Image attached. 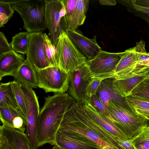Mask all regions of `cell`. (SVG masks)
Wrapping results in <instances>:
<instances>
[{"label": "cell", "mask_w": 149, "mask_h": 149, "mask_svg": "<svg viewBox=\"0 0 149 149\" xmlns=\"http://www.w3.org/2000/svg\"><path fill=\"white\" fill-rule=\"evenodd\" d=\"M58 130L73 132L83 136L96 143L102 149H125L115 137L90 116L83 104L75 102L66 113Z\"/></svg>", "instance_id": "1"}, {"label": "cell", "mask_w": 149, "mask_h": 149, "mask_svg": "<svg viewBox=\"0 0 149 149\" xmlns=\"http://www.w3.org/2000/svg\"><path fill=\"white\" fill-rule=\"evenodd\" d=\"M45 99L37 122L36 138L38 147L47 143L55 145L56 134L64 115L75 102L67 92L54 93Z\"/></svg>", "instance_id": "2"}, {"label": "cell", "mask_w": 149, "mask_h": 149, "mask_svg": "<svg viewBox=\"0 0 149 149\" xmlns=\"http://www.w3.org/2000/svg\"><path fill=\"white\" fill-rule=\"evenodd\" d=\"M107 117L113 123L129 140H133L146 127L148 120L136 113L122 103L110 101Z\"/></svg>", "instance_id": "3"}, {"label": "cell", "mask_w": 149, "mask_h": 149, "mask_svg": "<svg viewBox=\"0 0 149 149\" xmlns=\"http://www.w3.org/2000/svg\"><path fill=\"white\" fill-rule=\"evenodd\" d=\"M4 1L20 15L27 32L42 33L47 28L45 0Z\"/></svg>", "instance_id": "4"}, {"label": "cell", "mask_w": 149, "mask_h": 149, "mask_svg": "<svg viewBox=\"0 0 149 149\" xmlns=\"http://www.w3.org/2000/svg\"><path fill=\"white\" fill-rule=\"evenodd\" d=\"M56 47L57 66L66 74L70 73L86 62V57L78 49L64 30L61 32Z\"/></svg>", "instance_id": "5"}, {"label": "cell", "mask_w": 149, "mask_h": 149, "mask_svg": "<svg viewBox=\"0 0 149 149\" xmlns=\"http://www.w3.org/2000/svg\"><path fill=\"white\" fill-rule=\"evenodd\" d=\"M38 87L46 93H63L67 92L70 73L62 72L57 66H51L36 70Z\"/></svg>", "instance_id": "6"}, {"label": "cell", "mask_w": 149, "mask_h": 149, "mask_svg": "<svg viewBox=\"0 0 149 149\" xmlns=\"http://www.w3.org/2000/svg\"><path fill=\"white\" fill-rule=\"evenodd\" d=\"M26 105L27 123L25 134L31 149L38 148L37 140V125L40 109L38 98L32 88L22 85Z\"/></svg>", "instance_id": "7"}, {"label": "cell", "mask_w": 149, "mask_h": 149, "mask_svg": "<svg viewBox=\"0 0 149 149\" xmlns=\"http://www.w3.org/2000/svg\"><path fill=\"white\" fill-rule=\"evenodd\" d=\"M124 53H110L101 50L94 57L87 60L86 63L93 74V77L113 78L116 66Z\"/></svg>", "instance_id": "8"}, {"label": "cell", "mask_w": 149, "mask_h": 149, "mask_svg": "<svg viewBox=\"0 0 149 149\" xmlns=\"http://www.w3.org/2000/svg\"><path fill=\"white\" fill-rule=\"evenodd\" d=\"M93 76L86 62L70 73L67 93L77 103L84 104L88 101L86 95V88Z\"/></svg>", "instance_id": "9"}, {"label": "cell", "mask_w": 149, "mask_h": 149, "mask_svg": "<svg viewBox=\"0 0 149 149\" xmlns=\"http://www.w3.org/2000/svg\"><path fill=\"white\" fill-rule=\"evenodd\" d=\"M46 19L47 28L53 44L56 47L62 30L65 31L64 17L61 11L63 3L61 0H45Z\"/></svg>", "instance_id": "10"}, {"label": "cell", "mask_w": 149, "mask_h": 149, "mask_svg": "<svg viewBox=\"0 0 149 149\" xmlns=\"http://www.w3.org/2000/svg\"><path fill=\"white\" fill-rule=\"evenodd\" d=\"M26 55V59L36 70L51 66L46 55L42 32L29 33L28 46Z\"/></svg>", "instance_id": "11"}, {"label": "cell", "mask_w": 149, "mask_h": 149, "mask_svg": "<svg viewBox=\"0 0 149 149\" xmlns=\"http://www.w3.org/2000/svg\"><path fill=\"white\" fill-rule=\"evenodd\" d=\"M149 78V67L141 65L129 75L114 79L113 88L115 93L123 98L132 95V91L138 85Z\"/></svg>", "instance_id": "12"}, {"label": "cell", "mask_w": 149, "mask_h": 149, "mask_svg": "<svg viewBox=\"0 0 149 149\" xmlns=\"http://www.w3.org/2000/svg\"><path fill=\"white\" fill-rule=\"evenodd\" d=\"M55 145L62 149H102L96 143L77 133L58 130Z\"/></svg>", "instance_id": "13"}, {"label": "cell", "mask_w": 149, "mask_h": 149, "mask_svg": "<svg viewBox=\"0 0 149 149\" xmlns=\"http://www.w3.org/2000/svg\"><path fill=\"white\" fill-rule=\"evenodd\" d=\"M65 31L74 45L87 60L95 56L101 50L96 41V36L92 39L84 36L79 31L69 29Z\"/></svg>", "instance_id": "14"}, {"label": "cell", "mask_w": 149, "mask_h": 149, "mask_svg": "<svg viewBox=\"0 0 149 149\" xmlns=\"http://www.w3.org/2000/svg\"><path fill=\"white\" fill-rule=\"evenodd\" d=\"M0 143L5 149H31L25 133L4 125L0 126Z\"/></svg>", "instance_id": "15"}, {"label": "cell", "mask_w": 149, "mask_h": 149, "mask_svg": "<svg viewBox=\"0 0 149 149\" xmlns=\"http://www.w3.org/2000/svg\"><path fill=\"white\" fill-rule=\"evenodd\" d=\"M25 60L24 55L13 50L0 55V80L6 76H13Z\"/></svg>", "instance_id": "16"}, {"label": "cell", "mask_w": 149, "mask_h": 149, "mask_svg": "<svg viewBox=\"0 0 149 149\" xmlns=\"http://www.w3.org/2000/svg\"><path fill=\"white\" fill-rule=\"evenodd\" d=\"M86 111L99 125L117 139L129 140L123 132L111 121L100 114L89 101L84 104Z\"/></svg>", "instance_id": "17"}, {"label": "cell", "mask_w": 149, "mask_h": 149, "mask_svg": "<svg viewBox=\"0 0 149 149\" xmlns=\"http://www.w3.org/2000/svg\"><path fill=\"white\" fill-rule=\"evenodd\" d=\"M124 52L115 70L114 79H119L129 75L141 65L138 63L133 47L127 49Z\"/></svg>", "instance_id": "18"}, {"label": "cell", "mask_w": 149, "mask_h": 149, "mask_svg": "<svg viewBox=\"0 0 149 149\" xmlns=\"http://www.w3.org/2000/svg\"><path fill=\"white\" fill-rule=\"evenodd\" d=\"M89 0H77L75 8L72 15L64 18L65 30L76 29L84 22L89 4Z\"/></svg>", "instance_id": "19"}, {"label": "cell", "mask_w": 149, "mask_h": 149, "mask_svg": "<svg viewBox=\"0 0 149 149\" xmlns=\"http://www.w3.org/2000/svg\"><path fill=\"white\" fill-rule=\"evenodd\" d=\"M14 81L32 88H38L36 70L26 59L13 76Z\"/></svg>", "instance_id": "20"}, {"label": "cell", "mask_w": 149, "mask_h": 149, "mask_svg": "<svg viewBox=\"0 0 149 149\" xmlns=\"http://www.w3.org/2000/svg\"><path fill=\"white\" fill-rule=\"evenodd\" d=\"M114 79L109 78L103 80L96 92L97 95L107 110L108 104L109 101L122 102L120 98L121 97L116 94L113 90V82Z\"/></svg>", "instance_id": "21"}, {"label": "cell", "mask_w": 149, "mask_h": 149, "mask_svg": "<svg viewBox=\"0 0 149 149\" xmlns=\"http://www.w3.org/2000/svg\"><path fill=\"white\" fill-rule=\"evenodd\" d=\"M0 107H10L18 109L13 90L11 81L0 84Z\"/></svg>", "instance_id": "22"}, {"label": "cell", "mask_w": 149, "mask_h": 149, "mask_svg": "<svg viewBox=\"0 0 149 149\" xmlns=\"http://www.w3.org/2000/svg\"><path fill=\"white\" fill-rule=\"evenodd\" d=\"M29 33L27 31L20 32L13 36L9 43L12 50L17 53L26 54L29 44Z\"/></svg>", "instance_id": "23"}, {"label": "cell", "mask_w": 149, "mask_h": 149, "mask_svg": "<svg viewBox=\"0 0 149 149\" xmlns=\"http://www.w3.org/2000/svg\"><path fill=\"white\" fill-rule=\"evenodd\" d=\"M19 116H23L26 119L18 109L10 107H0V119L3 125L13 128V121Z\"/></svg>", "instance_id": "24"}, {"label": "cell", "mask_w": 149, "mask_h": 149, "mask_svg": "<svg viewBox=\"0 0 149 149\" xmlns=\"http://www.w3.org/2000/svg\"><path fill=\"white\" fill-rule=\"evenodd\" d=\"M116 1L125 6L129 12L135 16L139 17L146 20L149 26V8L137 6L131 0H119Z\"/></svg>", "instance_id": "25"}, {"label": "cell", "mask_w": 149, "mask_h": 149, "mask_svg": "<svg viewBox=\"0 0 149 149\" xmlns=\"http://www.w3.org/2000/svg\"><path fill=\"white\" fill-rule=\"evenodd\" d=\"M12 85L18 109L26 118V103L24 95L21 88L22 84L14 80L12 81Z\"/></svg>", "instance_id": "26"}, {"label": "cell", "mask_w": 149, "mask_h": 149, "mask_svg": "<svg viewBox=\"0 0 149 149\" xmlns=\"http://www.w3.org/2000/svg\"><path fill=\"white\" fill-rule=\"evenodd\" d=\"M46 55L51 66H57L56 61V47L53 44L50 37L46 33H43Z\"/></svg>", "instance_id": "27"}, {"label": "cell", "mask_w": 149, "mask_h": 149, "mask_svg": "<svg viewBox=\"0 0 149 149\" xmlns=\"http://www.w3.org/2000/svg\"><path fill=\"white\" fill-rule=\"evenodd\" d=\"M125 102L127 106L132 110L135 109H149V102L133 95L124 98Z\"/></svg>", "instance_id": "28"}, {"label": "cell", "mask_w": 149, "mask_h": 149, "mask_svg": "<svg viewBox=\"0 0 149 149\" xmlns=\"http://www.w3.org/2000/svg\"><path fill=\"white\" fill-rule=\"evenodd\" d=\"M132 95L149 102V78L136 87L133 91Z\"/></svg>", "instance_id": "29"}, {"label": "cell", "mask_w": 149, "mask_h": 149, "mask_svg": "<svg viewBox=\"0 0 149 149\" xmlns=\"http://www.w3.org/2000/svg\"><path fill=\"white\" fill-rule=\"evenodd\" d=\"M136 46L133 48L136 54L138 63L149 58V53L145 49V43L142 40L136 43Z\"/></svg>", "instance_id": "30"}, {"label": "cell", "mask_w": 149, "mask_h": 149, "mask_svg": "<svg viewBox=\"0 0 149 149\" xmlns=\"http://www.w3.org/2000/svg\"><path fill=\"white\" fill-rule=\"evenodd\" d=\"M104 79L101 77H93L89 81L86 88V95L88 98L96 94L101 81Z\"/></svg>", "instance_id": "31"}, {"label": "cell", "mask_w": 149, "mask_h": 149, "mask_svg": "<svg viewBox=\"0 0 149 149\" xmlns=\"http://www.w3.org/2000/svg\"><path fill=\"white\" fill-rule=\"evenodd\" d=\"M88 101L100 114L107 117L109 115L108 110L106 109L102 102L96 94L89 98Z\"/></svg>", "instance_id": "32"}, {"label": "cell", "mask_w": 149, "mask_h": 149, "mask_svg": "<svg viewBox=\"0 0 149 149\" xmlns=\"http://www.w3.org/2000/svg\"><path fill=\"white\" fill-rule=\"evenodd\" d=\"M12 50L4 34L0 32V55L8 52Z\"/></svg>", "instance_id": "33"}, {"label": "cell", "mask_w": 149, "mask_h": 149, "mask_svg": "<svg viewBox=\"0 0 149 149\" xmlns=\"http://www.w3.org/2000/svg\"><path fill=\"white\" fill-rule=\"evenodd\" d=\"M15 10L9 3L4 0L0 1V13L6 15L10 19L13 16Z\"/></svg>", "instance_id": "34"}, {"label": "cell", "mask_w": 149, "mask_h": 149, "mask_svg": "<svg viewBox=\"0 0 149 149\" xmlns=\"http://www.w3.org/2000/svg\"><path fill=\"white\" fill-rule=\"evenodd\" d=\"M66 11L64 18L68 17L72 14L76 6L77 0H62Z\"/></svg>", "instance_id": "35"}, {"label": "cell", "mask_w": 149, "mask_h": 149, "mask_svg": "<svg viewBox=\"0 0 149 149\" xmlns=\"http://www.w3.org/2000/svg\"><path fill=\"white\" fill-rule=\"evenodd\" d=\"M149 140V120L148 122L147 127L133 140V143Z\"/></svg>", "instance_id": "36"}, {"label": "cell", "mask_w": 149, "mask_h": 149, "mask_svg": "<svg viewBox=\"0 0 149 149\" xmlns=\"http://www.w3.org/2000/svg\"><path fill=\"white\" fill-rule=\"evenodd\" d=\"M117 141L125 149H135L132 140H123L118 139Z\"/></svg>", "instance_id": "37"}, {"label": "cell", "mask_w": 149, "mask_h": 149, "mask_svg": "<svg viewBox=\"0 0 149 149\" xmlns=\"http://www.w3.org/2000/svg\"><path fill=\"white\" fill-rule=\"evenodd\" d=\"M137 149H149V140L133 143Z\"/></svg>", "instance_id": "38"}, {"label": "cell", "mask_w": 149, "mask_h": 149, "mask_svg": "<svg viewBox=\"0 0 149 149\" xmlns=\"http://www.w3.org/2000/svg\"><path fill=\"white\" fill-rule=\"evenodd\" d=\"M135 5L141 7L149 8V0H131Z\"/></svg>", "instance_id": "39"}, {"label": "cell", "mask_w": 149, "mask_h": 149, "mask_svg": "<svg viewBox=\"0 0 149 149\" xmlns=\"http://www.w3.org/2000/svg\"><path fill=\"white\" fill-rule=\"evenodd\" d=\"M132 110L133 111L149 120V109H135Z\"/></svg>", "instance_id": "40"}, {"label": "cell", "mask_w": 149, "mask_h": 149, "mask_svg": "<svg viewBox=\"0 0 149 149\" xmlns=\"http://www.w3.org/2000/svg\"><path fill=\"white\" fill-rule=\"evenodd\" d=\"M9 19L8 17L5 14L0 13V27H4L3 25L6 24Z\"/></svg>", "instance_id": "41"}, {"label": "cell", "mask_w": 149, "mask_h": 149, "mask_svg": "<svg viewBox=\"0 0 149 149\" xmlns=\"http://www.w3.org/2000/svg\"><path fill=\"white\" fill-rule=\"evenodd\" d=\"M99 2L101 5L114 6L117 3L116 1L115 0H100Z\"/></svg>", "instance_id": "42"}, {"label": "cell", "mask_w": 149, "mask_h": 149, "mask_svg": "<svg viewBox=\"0 0 149 149\" xmlns=\"http://www.w3.org/2000/svg\"><path fill=\"white\" fill-rule=\"evenodd\" d=\"M138 63L142 65L149 67V58L146 61L139 63Z\"/></svg>", "instance_id": "43"}, {"label": "cell", "mask_w": 149, "mask_h": 149, "mask_svg": "<svg viewBox=\"0 0 149 149\" xmlns=\"http://www.w3.org/2000/svg\"><path fill=\"white\" fill-rule=\"evenodd\" d=\"M51 149H62L60 147L56 145L54 146Z\"/></svg>", "instance_id": "44"}, {"label": "cell", "mask_w": 149, "mask_h": 149, "mask_svg": "<svg viewBox=\"0 0 149 149\" xmlns=\"http://www.w3.org/2000/svg\"><path fill=\"white\" fill-rule=\"evenodd\" d=\"M102 149H107L106 148H103Z\"/></svg>", "instance_id": "45"}, {"label": "cell", "mask_w": 149, "mask_h": 149, "mask_svg": "<svg viewBox=\"0 0 149 149\" xmlns=\"http://www.w3.org/2000/svg\"><path fill=\"white\" fill-rule=\"evenodd\" d=\"M135 149H137L135 147Z\"/></svg>", "instance_id": "46"}]
</instances>
